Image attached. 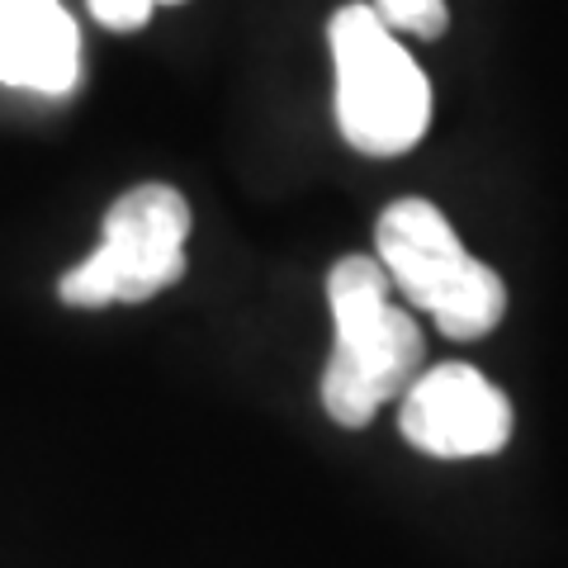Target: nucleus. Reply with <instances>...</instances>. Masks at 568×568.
<instances>
[{
  "instance_id": "0eeeda50",
  "label": "nucleus",
  "mask_w": 568,
  "mask_h": 568,
  "mask_svg": "<svg viewBox=\"0 0 568 568\" xmlns=\"http://www.w3.org/2000/svg\"><path fill=\"white\" fill-rule=\"evenodd\" d=\"M375 14L394 33H413V39H440L450 24L446 0H375Z\"/></svg>"
},
{
  "instance_id": "423d86ee",
  "label": "nucleus",
  "mask_w": 568,
  "mask_h": 568,
  "mask_svg": "<svg viewBox=\"0 0 568 568\" xmlns=\"http://www.w3.org/2000/svg\"><path fill=\"white\" fill-rule=\"evenodd\" d=\"M81 77V33L62 0H0V81L67 95Z\"/></svg>"
},
{
  "instance_id": "f03ea898",
  "label": "nucleus",
  "mask_w": 568,
  "mask_h": 568,
  "mask_svg": "<svg viewBox=\"0 0 568 568\" xmlns=\"http://www.w3.org/2000/svg\"><path fill=\"white\" fill-rule=\"evenodd\" d=\"M336 129L365 156L413 152L432 123V85L375 6H342L327 24Z\"/></svg>"
},
{
  "instance_id": "6e6552de",
  "label": "nucleus",
  "mask_w": 568,
  "mask_h": 568,
  "mask_svg": "<svg viewBox=\"0 0 568 568\" xmlns=\"http://www.w3.org/2000/svg\"><path fill=\"white\" fill-rule=\"evenodd\" d=\"M85 6L104 29H142L152 20L156 0H85Z\"/></svg>"
},
{
  "instance_id": "20e7f679",
  "label": "nucleus",
  "mask_w": 568,
  "mask_h": 568,
  "mask_svg": "<svg viewBox=\"0 0 568 568\" xmlns=\"http://www.w3.org/2000/svg\"><path fill=\"white\" fill-rule=\"evenodd\" d=\"M190 204L171 185H133L104 213L100 246L62 275L58 294L71 308L138 304L185 275Z\"/></svg>"
},
{
  "instance_id": "f257e3e1",
  "label": "nucleus",
  "mask_w": 568,
  "mask_h": 568,
  "mask_svg": "<svg viewBox=\"0 0 568 568\" xmlns=\"http://www.w3.org/2000/svg\"><path fill=\"white\" fill-rule=\"evenodd\" d=\"M388 271L375 256H346L327 275L336 342L323 369V407L336 426H365L388 398L407 394L422 369V327L388 304Z\"/></svg>"
},
{
  "instance_id": "39448f33",
  "label": "nucleus",
  "mask_w": 568,
  "mask_h": 568,
  "mask_svg": "<svg viewBox=\"0 0 568 568\" xmlns=\"http://www.w3.org/2000/svg\"><path fill=\"white\" fill-rule=\"evenodd\" d=\"M398 426L432 459H478L511 440V403L474 365L450 361L407 384Z\"/></svg>"
},
{
  "instance_id": "7ed1b4c3",
  "label": "nucleus",
  "mask_w": 568,
  "mask_h": 568,
  "mask_svg": "<svg viewBox=\"0 0 568 568\" xmlns=\"http://www.w3.org/2000/svg\"><path fill=\"white\" fill-rule=\"evenodd\" d=\"M379 265L388 280L407 294V304L436 317V327L455 342L493 332L507 313V284L503 275L484 265L450 219L432 200H398L379 213L375 227Z\"/></svg>"
},
{
  "instance_id": "1a4fd4ad",
  "label": "nucleus",
  "mask_w": 568,
  "mask_h": 568,
  "mask_svg": "<svg viewBox=\"0 0 568 568\" xmlns=\"http://www.w3.org/2000/svg\"><path fill=\"white\" fill-rule=\"evenodd\" d=\"M156 6H162V0H156Z\"/></svg>"
}]
</instances>
